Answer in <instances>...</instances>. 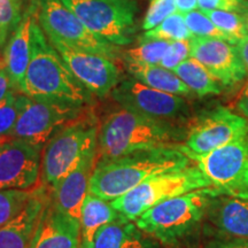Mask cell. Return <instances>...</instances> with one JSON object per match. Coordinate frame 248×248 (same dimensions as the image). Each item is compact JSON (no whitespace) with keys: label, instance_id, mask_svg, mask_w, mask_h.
<instances>
[{"label":"cell","instance_id":"obj_1","mask_svg":"<svg viewBox=\"0 0 248 248\" xmlns=\"http://www.w3.org/2000/svg\"><path fill=\"white\" fill-rule=\"evenodd\" d=\"M190 160L178 148L164 147L97 161L90 181V193L113 201L154 176L187 168Z\"/></svg>","mask_w":248,"mask_h":248},{"label":"cell","instance_id":"obj_2","mask_svg":"<svg viewBox=\"0 0 248 248\" xmlns=\"http://www.w3.org/2000/svg\"><path fill=\"white\" fill-rule=\"evenodd\" d=\"M30 98L51 100L84 107L92 94L75 78L59 54L38 21H33L31 32L29 66L20 92Z\"/></svg>","mask_w":248,"mask_h":248},{"label":"cell","instance_id":"obj_3","mask_svg":"<svg viewBox=\"0 0 248 248\" xmlns=\"http://www.w3.org/2000/svg\"><path fill=\"white\" fill-rule=\"evenodd\" d=\"M181 139V132L172 123L121 108L108 115L99 128L98 161L153 148H178Z\"/></svg>","mask_w":248,"mask_h":248},{"label":"cell","instance_id":"obj_4","mask_svg":"<svg viewBox=\"0 0 248 248\" xmlns=\"http://www.w3.org/2000/svg\"><path fill=\"white\" fill-rule=\"evenodd\" d=\"M217 195L214 187L178 195L152 207L135 223L160 244L179 247L200 230L210 201Z\"/></svg>","mask_w":248,"mask_h":248},{"label":"cell","instance_id":"obj_5","mask_svg":"<svg viewBox=\"0 0 248 248\" xmlns=\"http://www.w3.org/2000/svg\"><path fill=\"white\" fill-rule=\"evenodd\" d=\"M98 123L91 114L71 121L49 139L42 154L40 175L49 190L74 168L98 152Z\"/></svg>","mask_w":248,"mask_h":248},{"label":"cell","instance_id":"obj_6","mask_svg":"<svg viewBox=\"0 0 248 248\" xmlns=\"http://www.w3.org/2000/svg\"><path fill=\"white\" fill-rule=\"evenodd\" d=\"M207 187L213 186L203 172L198 166H188L179 171L154 176L110 203L124 218L136 221L163 201Z\"/></svg>","mask_w":248,"mask_h":248},{"label":"cell","instance_id":"obj_7","mask_svg":"<svg viewBox=\"0 0 248 248\" xmlns=\"http://www.w3.org/2000/svg\"><path fill=\"white\" fill-rule=\"evenodd\" d=\"M95 36L116 46L128 45L136 31L133 0H62Z\"/></svg>","mask_w":248,"mask_h":248},{"label":"cell","instance_id":"obj_8","mask_svg":"<svg viewBox=\"0 0 248 248\" xmlns=\"http://www.w3.org/2000/svg\"><path fill=\"white\" fill-rule=\"evenodd\" d=\"M18 117L13 139H21L44 147L49 139L66 124L82 115L83 107L64 102L40 100L17 93Z\"/></svg>","mask_w":248,"mask_h":248},{"label":"cell","instance_id":"obj_9","mask_svg":"<svg viewBox=\"0 0 248 248\" xmlns=\"http://www.w3.org/2000/svg\"><path fill=\"white\" fill-rule=\"evenodd\" d=\"M37 21L48 39L116 60L119 46L92 33L62 0H36Z\"/></svg>","mask_w":248,"mask_h":248},{"label":"cell","instance_id":"obj_10","mask_svg":"<svg viewBox=\"0 0 248 248\" xmlns=\"http://www.w3.org/2000/svg\"><path fill=\"white\" fill-rule=\"evenodd\" d=\"M219 195L248 199V153L244 140L203 155H191Z\"/></svg>","mask_w":248,"mask_h":248},{"label":"cell","instance_id":"obj_11","mask_svg":"<svg viewBox=\"0 0 248 248\" xmlns=\"http://www.w3.org/2000/svg\"><path fill=\"white\" fill-rule=\"evenodd\" d=\"M248 136V121L226 108L218 107L198 120L186 136L181 150L186 156L203 155L216 148L244 140Z\"/></svg>","mask_w":248,"mask_h":248},{"label":"cell","instance_id":"obj_12","mask_svg":"<svg viewBox=\"0 0 248 248\" xmlns=\"http://www.w3.org/2000/svg\"><path fill=\"white\" fill-rule=\"evenodd\" d=\"M110 94L123 109L164 122L184 119L190 111L181 95L152 89L133 77L120 80Z\"/></svg>","mask_w":248,"mask_h":248},{"label":"cell","instance_id":"obj_13","mask_svg":"<svg viewBox=\"0 0 248 248\" xmlns=\"http://www.w3.org/2000/svg\"><path fill=\"white\" fill-rule=\"evenodd\" d=\"M49 42L66 62L71 74L91 94L106 97L120 83V69L113 59L73 47L58 40L49 39Z\"/></svg>","mask_w":248,"mask_h":248},{"label":"cell","instance_id":"obj_14","mask_svg":"<svg viewBox=\"0 0 248 248\" xmlns=\"http://www.w3.org/2000/svg\"><path fill=\"white\" fill-rule=\"evenodd\" d=\"M43 148L21 139L0 145V190L35 187L40 178Z\"/></svg>","mask_w":248,"mask_h":248},{"label":"cell","instance_id":"obj_15","mask_svg":"<svg viewBox=\"0 0 248 248\" xmlns=\"http://www.w3.org/2000/svg\"><path fill=\"white\" fill-rule=\"evenodd\" d=\"M190 43L191 58L206 67L222 85L237 84L247 75L235 45L222 39L200 37H193Z\"/></svg>","mask_w":248,"mask_h":248},{"label":"cell","instance_id":"obj_16","mask_svg":"<svg viewBox=\"0 0 248 248\" xmlns=\"http://www.w3.org/2000/svg\"><path fill=\"white\" fill-rule=\"evenodd\" d=\"M79 221L61 212L49 197L29 248H79Z\"/></svg>","mask_w":248,"mask_h":248},{"label":"cell","instance_id":"obj_17","mask_svg":"<svg viewBox=\"0 0 248 248\" xmlns=\"http://www.w3.org/2000/svg\"><path fill=\"white\" fill-rule=\"evenodd\" d=\"M37 16V1L31 0L26 12L4 48L2 67L7 71L15 92H20L29 66L31 54V32Z\"/></svg>","mask_w":248,"mask_h":248},{"label":"cell","instance_id":"obj_18","mask_svg":"<svg viewBox=\"0 0 248 248\" xmlns=\"http://www.w3.org/2000/svg\"><path fill=\"white\" fill-rule=\"evenodd\" d=\"M97 161L98 152L90 154L51 190L55 206L77 221L80 218L83 202L90 193V181Z\"/></svg>","mask_w":248,"mask_h":248},{"label":"cell","instance_id":"obj_19","mask_svg":"<svg viewBox=\"0 0 248 248\" xmlns=\"http://www.w3.org/2000/svg\"><path fill=\"white\" fill-rule=\"evenodd\" d=\"M47 186L33 191L27 206L15 218L0 226V248H29L40 215L49 199Z\"/></svg>","mask_w":248,"mask_h":248},{"label":"cell","instance_id":"obj_20","mask_svg":"<svg viewBox=\"0 0 248 248\" xmlns=\"http://www.w3.org/2000/svg\"><path fill=\"white\" fill-rule=\"evenodd\" d=\"M206 218L219 234L248 240V199L230 195L213 198Z\"/></svg>","mask_w":248,"mask_h":248},{"label":"cell","instance_id":"obj_21","mask_svg":"<svg viewBox=\"0 0 248 248\" xmlns=\"http://www.w3.org/2000/svg\"><path fill=\"white\" fill-rule=\"evenodd\" d=\"M93 248H161L160 243L145 233L136 223L120 217L104 225L95 235Z\"/></svg>","mask_w":248,"mask_h":248},{"label":"cell","instance_id":"obj_22","mask_svg":"<svg viewBox=\"0 0 248 248\" xmlns=\"http://www.w3.org/2000/svg\"><path fill=\"white\" fill-rule=\"evenodd\" d=\"M122 217L119 212L107 201L97 195L89 193L83 202L80 212V247L93 248L95 235L104 225Z\"/></svg>","mask_w":248,"mask_h":248},{"label":"cell","instance_id":"obj_23","mask_svg":"<svg viewBox=\"0 0 248 248\" xmlns=\"http://www.w3.org/2000/svg\"><path fill=\"white\" fill-rule=\"evenodd\" d=\"M126 67L133 78L152 89L170 94L181 95V97L192 94L191 90L172 70L167 69L160 64L150 66V64L126 63Z\"/></svg>","mask_w":248,"mask_h":248},{"label":"cell","instance_id":"obj_24","mask_svg":"<svg viewBox=\"0 0 248 248\" xmlns=\"http://www.w3.org/2000/svg\"><path fill=\"white\" fill-rule=\"evenodd\" d=\"M173 73L183 80L192 93L199 97L219 94L222 92L218 80L207 70L206 67L193 58H188L182 62Z\"/></svg>","mask_w":248,"mask_h":248},{"label":"cell","instance_id":"obj_25","mask_svg":"<svg viewBox=\"0 0 248 248\" xmlns=\"http://www.w3.org/2000/svg\"><path fill=\"white\" fill-rule=\"evenodd\" d=\"M193 35L186 26L184 14L173 13L154 29L148 30L141 35L140 40H191Z\"/></svg>","mask_w":248,"mask_h":248},{"label":"cell","instance_id":"obj_26","mask_svg":"<svg viewBox=\"0 0 248 248\" xmlns=\"http://www.w3.org/2000/svg\"><path fill=\"white\" fill-rule=\"evenodd\" d=\"M170 43L168 40H140L137 47L126 49L122 55L126 63L160 64Z\"/></svg>","mask_w":248,"mask_h":248},{"label":"cell","instance_id":"obj_27","mask_svg":"<svg viewBox=\"0 0 248 248\" xmlns=\"http://www.w3.org/2000/svg\"><path fill=\"white\" fill-rule=\"evenodd\" d=\"M26 0H0V51H4L9 37L14 32L24 12Z\"/></svg>","mask_w":248,"mask_h":248},{"label":"cell","instance_id":"obj_28","mask_svg":"<svg viewBox=\"0 0 248 248\" xmlns=\"http://www.w3.org/2000/svg\"><path fill=\"white\" fill-rule=\"evenodd\" d=\"M186 26L193 37H200V38H216L222 39L230 43L232 45L237 44V42L225 35L223 31L217 28L210 18L203 13L201 9H195L190 13L184 14Z\"/></svg>","mask_w":248,"mask_h":248},{"label":"cell","instance_id":"obj_29","mask_svg":"<svg viewBox=\"0 0 248 248\" xmlns=\"http://www.w3.org/2000/svg\"><path fill=\"white\" fill-rule=\"evenodd\" d=\"M213 21L214 24L223 31L225 35L231 37L235 42H239L248 35L244 16L238 13L226 11H202Z\"/></svg>","mask_w":248,"mask_h":248},{"label":"cell","instance_id":"obj_30","mask_svg":"<svg viewBox=\"0 0 248 248\" xmlns=\"http://www.w3.org/2000/svg\"><path fill=\"white\" fill-rule=\"evenodd\" d=\"M32 193L30 190H0V226L7 224L22 212Z\"/></svg>","mask_w":248,"mask_h":248},{"label":"cell","instance_id":"obj_31","mask_svg":"<svg viewBox=\"0 0 248 248\" xmlns=\"http://www.w3.org/2000/svg\"><path fill=\"white\" fill-rule=\"evenodd\" d=\"M17 92L9 94L4 104L0 106V145L13 139V131L18 117Z\"/></svg>","mask_w":248,"mask_h":248},{"label":"cell","instance_id":"obj_32","mask_svg":"<svg viewBox=\"0 0 248 248\" xmlns=\"http://www.w3.org/2000/svg\"><path fill=\"white\" fill-rule=\"evenodd\" d=\"M176 12L175 0H151L141 28L146 31L154 29Z\"/></svg>","mask_w":248,"mask_h":248},{"label":"cell","instance_id":"obj_33","mask_svg":"<svg viewBox=\"0 0 248 248\" xmlns=\"http://www.w3.org/2000/svg\"><path fill=\"white\" fill-rule=\"evenodd\" d=\"M188 58H191L190 40H176L170 43L160 66L173 71Z\"/></svg>","mask_w":248,"mask_h":248},{"label":"cell","instance_id":"obj_34","mask_svg":"<svg viewBox=\"0 0 248 248\" xmlns=\"http://www.w3.org/2000/svg\"><path fill=\"white\" fill-rule=\"evenodd\" d=\"M201 11H226L245 13L248 9L246 0H198Z\"/></svg>","mask_w":248,"mask_h":248},{"label":"cell","instance_id":"obj_35","mask_svg":"<svg viewBox=\"0 0 248 248\" xmlns=\"http://www.w3.org/2000/svg\"><path fill=\"white\" fill-rule=\"evenodd\" d=\"M15 92L11 79H9L7 71L4 67L0 68V106L7 100L11 93Z\"/></svg>","mask_w":248,"mask_h":248},{"label":"cell","instance_id":"obj_36","mask_svg":"<svg viewBox=\"0 0 248 248\" xmlns=\"http://www.w3.org/2000/svg\"><path fill=\"white\" fill-rule=\"evenodd\" d=\"M207 248H248L246 239H224L216 240L208 245Z\"/></svg>","mask_w":248,"mask_h":248},{"label":"cell","instance_id":"obj_37","mask_svg":"<svg viewBox=\"0 0 248 248\" xmlns=\"http://www.w3.org/2000/svg\"><path fill=\"white\" fill-rule=\"evenodd\" d=\"M235 106H237V109L241 114V116L248 121V83L241 88L237 97Z\"/></svg>","mask_w":248,"mask_h":248},{"label":"cell","instance_id":"obj_38","mask_svg":"<svg viewBox=\"0 0 248 248\" xmlns=\"http://www.w3.org/2000/svg\"><path fill=\"white\" fill-rule=\"evenodd\" d=\"M235 47H237L238 53H239V57L243 61L245 68H246V73L248 75V35L244 37L243 39H240L239 42L235 44Z\"/></svg>","mask_w":248,"mask_h":248},{"label":"cell","instance_id":"obj_39","mask_svg":"<svg viewBox=\"0 0 248 248\" xmlns=\"http://www.w3.org/2000/svg\"><path fill=\"white\" fill-rule=\"evenodd\" d=\"M175 2L176 7H177V12L182 14L190 13V12L199 8L198 0H175Z\"/></svg>","mask_w":248,"mask_h":248},{"label":"cell","instance_id":"obj_40","mask_svg":"<svg viewBox=\"0 0 248 248\" xmlns=\"http://www.w3.org/2000/svg\"><path fill=\"white\" fill-rule=\"evenodd\" d=\"M244 20H245V23H246V27H247V30H248V9L244 13Z\"/></svg>","mask_w":248,"mask_h":248},{"label":"cell","instance_id":"obj_41","mask_svg":"<svg viewBox=\"0 0 248 248\" xmlns=\"http://www.w3.org/2000/svg\"><path fill=\"white\" fill-rule=\"evenodd\" d=\"M245 144H246V148H247V153H248V136L245 138Z\"/></svg>","mask_w":248,"mask_h":248},{"label":"cell","instance_id":"obj_42","mask_svg":"<svg viewBox=\"0 0 248 248\" xmlns=\"http://www.w3.org/2000/svg\"><path fill=\"white\" fill-rule=\"evenodd\" d=\"M1 67H2V66H0V68H1Z\"/></svg>","mask_w":248,"mask_h":248}]
</instances>
